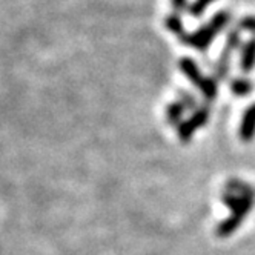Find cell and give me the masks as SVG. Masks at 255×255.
Instances as JSON below:
<instances>
[{"label": "cell", "mask_w": 255, "mask_h": 255, "mask_svg": "<svg viewBox=\"0 0 255 255\" xmlns=\"http://www.w3.org/2000/svg\"><path fill=\"white\" fill-rule=\"evenodd\" d=\"M242 43V35L239 29H232L228 37H226V43H225V49L222 52L220 59L217 60L215 66H214V77L217 82L228 79L229 74V66H231V56L232 52L240 46Z\"/></svg>", "instance_id": "cell-4"}, {"label": "cell", "mask_w": 255, "mask_h": 255, "mask_svg": "<svg viewBox=\"0 0 255 255\" xmlns=\"http://www.w3.org/2000/svg\"><path fill=\"white\" fill-rule=\"evenodd\" d=\"M223 202L231 208L232 214L217 228V234L220 237H228L242 225L243 218L251 212L255 202V191L242 180H231L223 194Z\"/></svg>", "instance_id": "cell-1"}, {"label": "cell", "mask_w": 255, "mask_h": 255, "mask_svg": "<svg viewBox=\"0 0 255 255\" xmlns=\"http://www.w3.org/2000/svg\"><path fill=\"white\" fill-rule=\"evenodd\" d=\"M185 111H186V108L183 106V103H181L180 100H177V102H172L169 106H168V109H166V117H168V120H169V123L171 125H180L181 123V117H183V114H185Z\"/></svg>", "instance_id": "cell-8"}, {"label": "cell", "mask_w": 255, "mask_h": 255, "mask_svg": "<svg viewBox=\"0 0 255 255\" xmlns=\"http://www.w3.org/2000/svg\"><path fill=\"white\" fill-rule=\"evenodd\" d=\"M178 66L180 69L183 71V74L200 89L202 91V94L203 97L208 100V102H214L215 97H217V80L215 77H205L202 74V71H200V68L197 66V63L189 59V57H183V59H180L178 62Z\"/></svg>", "instance_id": "cell-3"}, {"label": "cell", "mask_w": 255, "mask_h": 255, "mask_svg": "<svg viewBox=\"0 0 255 255\" xmlns=\"http://www.w3.org/2000/svg\"><path fill=\"white\" fill-rule=\"evenodd\" d=\"M214 2H215V0H195V2L189 6V14L192 17H202L203 12H205V9L211 3H214Z\"/></svg>", "instance_id": "cell-11"}, {"label": "cell", "mask_w": 255, "mask_h": 255, "mask_svg": "<svg viewBox=\"0 0 255 255\" xmlns=\"http://www.w3.org/2000/svg\"><path fill=\"white\" fill-rule=\"evenodd\" d=\"M229 22H231V12L226 9L218 11L205 26L191 34L183 32L181 35H178V40L200 52H205L212 43V40L217 37V34L222 29H225Z\"/></svg>", "instance_id": "cell-2"}, {"label": "cell", "mask_w": 255, "mask_h": 255, "mask_svg": "<svg viewBox=\"0 0 255 255\" xmlns=\"http://www.w3.org/2000/svg\"><path fill=\"white\" fill-rule=\"evenodd\" d=\"M178 100L183 103V106L186 108V111H195L197 108V99L191 94V93H186V91H178Z\"/></svg>", "instance_id": "cell-12"}, {"label": "cell", "mask_w": 255, "mask_h": 255, "mask_svg": "<svg viewBox=\"0 0 255 255\" xmlns=\"http://www.w3.org/2000/svg\"><path fill=\"white\" fill-rule=\"evenodd\" d=\"M165 25H166V28H168L171 32H174V34L177 35V37L185 32L183 22H181V19H180V15H178V14H171V15H168V17H166V20H165Z\"/></svg>", "instance_id": "cell-10"}, {"label": "cell", "mask_w": 255, "mask_h": 255, "mask_svg": "<svg viewBox=\"0 0 255 255\" xmlns=\"http://www.w3.org/2000/svg\"><path fill=\"white\" fill-rule=\"evenodd\" d=\"M229 86H231L232 94L239 96V97H245V96L251 94L252 89H254L252 82L248 79H234Z\"/></svg>", "instance_id": "cell-9"}, {"label": "cell", "mask_w": 255, "mask_h": 255, "mask_svg": "<svg viewBox=\"0 0 255 255\" xmlns=\"http://www.w3.org/2000/svg\"><path fill=\"white\" fill-rule=\"evenodd\" d=\"M255 135V103L251 105L242 119L240 125V138L243 141H251Z\"/></svg>", "instance_id": "cell-6"}, {"label": "cell", "mask_w": 255, "mask_h": 255, "mask_svg": "<svg viewBox=\"0 0 255 255\" xmlns=\"http://www.w3.org/2000/svg\"><path fill=\"white\" fill-rule=\"evenodd\" d=\"M172 3V8L180 12V11H185L186 9V5H188V0H171Z\"/></svg>", "instance_id": "cell-14"}, {"label": "cell", "mask_w": 255, "mask_h": 255, "mask_svg": "<svg viewBox=\"0 0 255 255\" xmlns=\"http://www.w3.org/2000/svg\"><path fill=\"white\" fill-rule=\"evenodd\" d=\"M239 28L255 34V15H249V17H245V19H242L239 22Z\"/></svg>", "instance_id": "cell-13"}, {"label": "cell", "mask_w": 255, "mask_h": 255, "mask_svg": "<svg viewBox=\"0 0 255 255\" xmlns=\"http://www.w3.org/2000/svg\"><path fill=\"white\" fill-rule=\"evenodd\" d=\"M209 120V108L208 106H202L195 109V111L192 113V116L181 122L177 128H178V138L181 141H189L194 135V132L197 129H200V128H203Z\"/></svg>", "instance_id": "cell-5"}, {"label": "cell", "mask_w": 255, "mask_h": 255, "mask_svg": "<svg viewBox=\"0 0 255 255\" xmlns=\"http://www.w3.org/2000/svg\"><path fill=\"white\" fill-rule=\"evenodd\" d=\"M254 66H255V35L243 45L242 62H240V68L243 72H251Z\"/></svg>", "instance_id": "cell-7"}]
</instances>
